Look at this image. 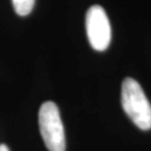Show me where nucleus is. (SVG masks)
I'll use <instances>...</instances> for the list:
<instances>
[{
	"label": "nucleus",
	"instance_id": "nucleus-1",
	"mask_svg": "<svg viewBox=\"0 0 151 151\" xmlns=\"http://www.w3.org/2000/svg\"><path fill=\"white\" fill-rule=\"evenodd\" d=\"M121 101L125 113L140 129H151V105L137 81L127 78L122 83Z\"/></svg>",
	"mask_w": 151,
	"mask_h": 151
},
{
	"label": "nucleus",
	"instance_id": "nucleus-2",
	"mask_svg": "<svg viewBox=\"0 0 151 151\" xmlns=\"http://www.w3.org/2000/svg\"><path fill=\"white\" fill-rule=\"evenodd\" d=\"M38 124L45 146L49 151H65L64 127L59 109L52 101L44 102L38 113Z\"/></svg>",
	"mask_w": 151,
	"mask_h": 151
},
{
	"label": "nucleus",
	"instance_id": "nucleus-3",
	"mask_svg": "<svg viewBox=\"0 0 151 151\" xmlns=\"http://www.w3.org/2000/svg\"><path fill=\"white\" fill-rule=\"evenodd\" d=\"M86 35L93 49L104 51L111 42V26L106 12L101 6L93 5L86 17Z\"/></svg>",
	"mask_w": 151,
	"mask_h": 151
},
{
	"label": "nucleus",
	"instance_id": "nucleus-4",
	"mask_svg": "<svg viewBox=\"0 0 151 151\" xmlns=\"http://www.w3.org/2000/svg\"><path fill=\"white\" fill-rule=\"evenodd\" d=\"M35 0H12L15 12L19 16H27L32 11Z\"/></svg>",
	"mask_w": 151,
	"mask_h": 151
},
{
	"label": "nucleus",
	"instance_id": "nucleus-5",
	"mask_svg": "<svg viewBox=\"0 0 151 151\" xmlns=\"http://www.w3.org/2000/svg\"><path fill=\"white\" fill-rule=\"evenodd\" d=\"M0 151H9V148L5 144H0Z\"/></svg>",
	"mask_w": 151,
	"mask_h": 151
}]
</instances>
